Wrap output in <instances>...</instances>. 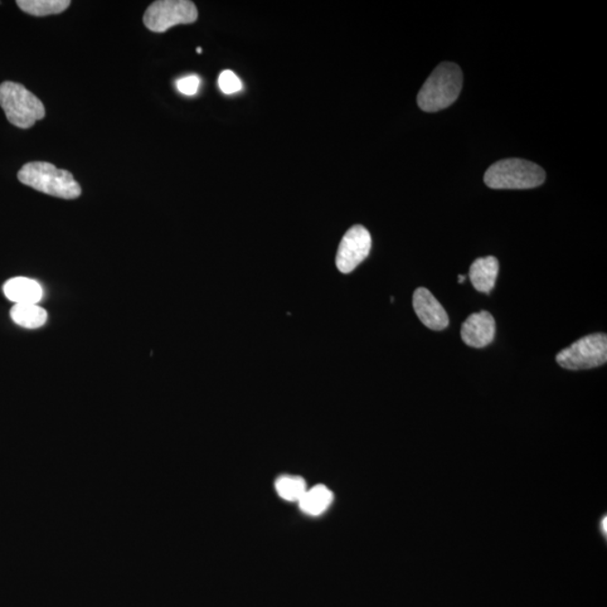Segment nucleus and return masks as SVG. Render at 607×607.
Here are the masks:
<instances>
[{"instance_id":"nucleus-15","label":"nucleus","mask_w":607,"mask_h":607,"mask_svg":"<svg viewBox=\"0 0 607 607\" xmlns=\"http://www.w3.org/2000/svg\"><path fill=\"white\" fill-rule=\"evenodd\" d=\"M277 493L285 501L299 502L306 493V482L298 476H281L276 482Z\"/></svg>"},{"instance_id":"nucleus-13","label":"nucleus","mask_w":607,"mask_h":607,"mask_svg":"<svg viewBox=\"0 0 607 607\" xmlns=\"http://www.w3.org/2000/svg\"><path fill=\"white\" fill-rule=\"evenodd\" d=\"M11 318L19 327L34 330L47 323V313L37 304H16L11 309Z\"/></svg>"},{"instance_id":"nucleus-12","label":"nucleus","mask_w":607,"mask_h":607,"mask_svg":"<svg viewBox=\"0 0 607 607\" xmlns=\"http://www.w3.org/2000/svg\"><path fill=\"white\" fill-rule=\"evenodd\" d=\"M333 501V493L327 486L318 485L312 489L306 490L303 497L299 499V508L309 516L318 517L327 511Z\"/></svg>"},{"instance_id":"nucleus-3","label":"nucleus","mask_w":607,"mask_h":607,"mask_svg":"<svg viewBox=\"0 0 607 607\" xmlns=\"http://www.w3.org/2000/svg\"><path fill=\"white\" fill-rule=\"evenodd\" d=\"M0 106L9 123L23 130L31 129L46 116L42 101L17 82L5 81L0 85Z\"/></svg>"},{"instance_id":"nucleus-17","label":"nucleus","mask_w":607,"mask_h":607,"mask_svg":"<svg viewBox=\"0 0 607 607\" xmlns=\"http://www.w3.org/2000/svg\"><path fill=\"white\" fill-rule=\"evenodd\" d=\"M199 86H201V79L195 75L183 77L176 82L178 91L186 96L196 95Z\"/></svg>"},{"instance_id":"nucleus-7","label":"nucleus","mask_w":607,"mask_h":607,"mask_svg":"<svg viewBox=\"0 0 607 607\" xmlns=\"http://www.w3.org/2000/svg\"><path fill=\"white\" fill-rule=\"evenodd\" d=\"M372 249V235L366 227L354 225L349 228L340 243L337 267L342 274L352 273L363 260H366Z\"/></svg>"},{"instance_id":"nucleus-19","label":"nucleus","mask_w":607,"mask_h":607,"mask_svg":"<svg viewBox=\"0 0 607 607\" xmlns=\"http://www.w3.org/2000/svg\"><path fill=\"white\" fill-rule=\"evenodd\" d=\"M602 529H604V533H606V518H604V522L602 523Z\"/></svg>"},{"instance_id":"nucleus-10","label":"nucleus","mask_w":607,"mask_h":607,"mask_svg":"<svg viewBox=\"0 0 607 607\" xmlns=\"http://www.w3.org/2000/svg\"><path fill=\"white\" fill-rule=\"evenodd\" d=\"M4 294L16 304H37L43 298V289L36 280L16 277L5 283Z\"/></svg>"},{"instance_id":"nucleus-2","label":"nucleus","mask_w":607,"mask_h":607,"mask_svg":"<svg viewBox=\"0 0 607 607\" xmlns=\"http://www.w3.org/2000/svg\"><path fill=\"white\" fill-rule=\"evenodd\" d=\"M17 177L26 186L47 195L62 199H76L81 195L80 184L72 173L52 163L34 162L24 164Z\"/></svg>"},{"instance_id":"nucleus-14","label":"nucleus","mask_w":607,"mask_h":607,"mask_svg":"<svg viewBox=\"0 0 607 607\" xmlns=\"http://www.w3.org/2000/svg\"><path fill=\"white\" fill-rule=\"evenodd\" d=\"M16 4L23 12L32 16L43 17L57 16L69 8V0H17Z\"/></svg>"},{"instance_id":"nucleus-1","label":"nucleus","mask_w":607,"mask_h":607,"mask_svg":"<svg viewBox=\"0 0 607 607\" xmlns=\"http://www.w3.org/2000/svg\"><path fill=\"white\" fill-rule=\"evenodd\" d=\"M463 71L455 63L445 62L427 78L417 95V104L427 113H435L455 103L463 89Z\"/></svg>"},{"instance_id":"nucleus-18","label":"nucleus","mask_w":607,"mask_h":607,"mask_svg":"<svg viewBox=\"0 0 607 607\" xmlns=\"http://www.w3.org/2000/svg\"><path fill=\"white\" fill-rule=\"evenodd\" d=\"M465 280H466V276H464V275H459V277H458V281H459V283H460V284H463Z\"/></svg>"},{"instance_id":"nucleus-8","label":"nucleus","mask_w":607,"mask_h":607,"mask_svg":"<svg viewBox=\"0 0 607 607\" xmlns=\"http://www.w3.org/2000/svg\"><path fill=\"white\" fill-rule=\"evenodd\" d=\"M413 308H414L417 318L426 328L434 330V331H442L448 328V314L429 289L420 288L414 291Z\"/></svg>"},{"instance_id":"nucleus-9","label":"nucleus","mask_w":607,"mask_h":607,"mask_svg":"<svg viewBox=\"0 0 607 607\" xmlns=\"http://www.w3.org/2000/svg\"><path fill=\"white\" fill-rule=\"evenodd\" d=\"M497 323L493 315L482 310L471 314L461 327V339L471 348L482 349L494 341Z\"/></svg>"},{"instance_id":"nucleus-4","label":"nucleus","mask_w":607,"mask_h":607,"mask_svg":"<svg viewBox=\"0 0 607 607\" xmlns=\"http://www.w3.org/2000/svg\"><path fill=\"white\" fill-rule=\"evenodd\" d=\"M545 181V170L522 159L501 160L490 166L484 177L485 183L493 189H530Z\"/></svg>"},{"instance_id":"nucleus-5","label":"nucleus","mask_w":607,"mask_h":607,"mask_svg":"<svg viewBox=\"0 0 607 607\" xmlns=\"http://www.w3.org/2000/svg\"><path fill=\"white\" fill-rule=\"evenodd\" d=\"M556 361L568 371H585L603 366L607 361L606 334H591L578 340L570 347L561 350Z\"/></svg>"},{"instance_id":"nucleus-16","label":"nucleus","mask_w":607,"mask_h":607,"mask_svg":"<svg viewBox=\"0 0 607 607\" xmlns=\"http://www.w3.org/2000/svg\"><path fill=\"white\" fill-rule=\"evenodd\" d=\"M218 86L225 95L235 94L242 89V82L235 72L231 70H225L218 77Z\"/></svg>"},{"instance_id":"nucleus-6","label":"nucleus","mask_w":607,"mask_h":607,"mask_svg":"<svg viewBox=\"0 0 607 607\" xmlns=\"http://www.w3.org/2000/svg\"><path fill=\"white\" fill-rule=\"evenodd\" d=\"M197 18L196 5L189 0H158L145 11L143 22L148 30L163 33L182 24L195 23Z\"/></svg>"},{"instance_id":"nucleus-11","label":"nucleus","mask_w":607,"mask_h":607,"mask_svg":"<svg viewBox=\"0 0 607 607\" xmlns=\"http://www.w3.org/2000/svg\"><path fill=\"white\" fill-rule=\"evenodd\" d=\"M498 269V260L495 256L476 260L469 270V279L475 289L483 294H489L497 283Z\"/></svg>"},{"instance_id":"nucleus-20","label":"nucleus","mask_w":607,"mask_h":607,"mask_svg":"<svg viewBox=\"0 0 607 607\" xmlns=\"http://www.w3.org/2000/svg\"><path fill=\"white\" fill-rule=\"evenodd\" d=\"M197 53H202V48L201 47L197 48Z\"/></svg>"}]
</instances>
